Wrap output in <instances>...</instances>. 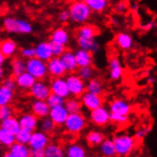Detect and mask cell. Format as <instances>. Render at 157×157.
<instances>
[{
    "mask_svg": "<svg viewBox=\"0 0 157 157\" xmlns=\"http://www.w3.org/2000/svg\"><path fill=\"white\" fill-rule=\"evenodd\" d=\"M65 78L71 92V96L80 98L87 91V82L82 79L76 72L69 73V75Z\"/></svg>",
    "mask_w": 157,
    "mask_h": 157,
    "instance_id": "obj_6",
    "label": "cell"
},
{
    "mask_svg": "<svg viewBox=\"0 0 157 157\" xmlns=\"http://www.w3.org/2000/svg\"><path fill=\"white\" fill-rule=\"evenodd\" d=\"M3 75H4V71L2 69V67H0V81L3 78Z\"/></svg>",
    "mask_w": 157,
    "mask_h": 157,
    "instance_id": "obj_58",
    "label": "cell"
},
{
    "mask_svg": "<svg viewBox=\"0 0 157 157\" xmlns=\"http://www.w3.org/2000/svg\"><path fill=\"white\" fill-rule=\"evenodd\" d=\"M11 71H12V75L14 77L25 72L26 71V61L24 60V58H21V57L13 58L11 63Z\"/></svg>",
    "mask_w": 157,
    "mask_h": 157,
    "instance_id": "obj_34",
    "label": "cell"
},
{
    "mask_svg": "<svg viewBox=\"0 0 157 157\" xmlns=\"http://www.w3.org/2000/svg\"><path fill=\"white\" fill-rule=\"evenodd\" d=\"M99 151L103 157H113L116 155L115 145L113 139L105 138V140L99 146Z\"/></svg>",
    "mask_w": 157,
    "mask_h": 157,
    "instance_id": "obj_27",
    "label": "cell"
},
{
    "mask_svg": "<svg viewBox=\"0 0 157 157\" xmlns=\"http://www.w3.org/2000/svg\"><path fill=\"white\" fill-rule=\"evenodd\" d=\"M0 150H1V144H0Z\"/></svg>",
    "mask_w": 157,
    "mask_h": 157,
    "instance_id": "obj_59",
    "label": "cell"
},
{
    "mask_svg": "<svg viewBox=\"0 0 157 157\" xmlns=\"http://www.w3.org/2000/svg\"><path fill=\"white\" fill-rule=\"evenodd\" d=\"M47 67H48V72L49 75L54 78V77H64L66 75L67 70L65 68L63 61L60 57L53 56L47 62Z\"/></svg>",
    "mask_w": 157,
    "mask_h": 157,
    "instance_id": "obj_12",
    "label": "cell"
},
{
    "mask_svg": "<svg viewBox=\"0 0 157 157\" xmlns=\"http://www.w3.org/2000/svg\"><path fill=\"white\" fill-rule=\"evenodd\" d=\"M76 73L82 79H84L87 82V81H89L91 78L94 77L95 71H94V67H92V66H86V67H80V68H78Z\"/></svg>",
    "mask_w": 157,
    "mask_h": 157,
    "instance_id": "obj_38",
    "label": "cell"
},
{
    "mask_svg": "<svg viewBox=\"0 0 157 157\" xmlns=\"http://www.w3.org/2000/svg\"><path fill=\"white\" fill-rule=\"evenodd\" d=\"M113 140L115 145L116 155L120 157H125L131 154L135 149L137 140L135 137L128 133H119L113 136Z\"/></svg>",
    "mask_w": 157,
    "mask_h": 157,
    "instance_id": "obj_2",
    "label": "cell"
},
{
    "mask_svg": "<svg viewBox=\"0 0 157 157\" xmlns=\"http://www.w3.org/2000/svg\"><path fill=\"white\" fill-rule=\"evenodd\" d=\"M17 51L16 43L12 39H6L0 43V52H1L6 57H11L15 54Z\"/></svg>",
    "mask_w": 157,
    "mask_h": 157,
    "instance_id": "obj_30",
    "label": "cell"
},
{
    "mask_svg": "<svg viewBox=\"0 0 157 157\" xmlns=\"http://www.w3.org/2000/svg\"><path fill=\"white\" fill-rule=\"evenodd\" d=\"M155 82H156V78L154 76H151L150 75V77L147 78V83H149L150 85H153Z\"/></svg>",
    "mask_w": 157,
    "mask_h": 157,
    "instance_id": "obj_56",
    "label": "cell"
},
{
    "mask_svg": "<svg viewBox=\"0 0 157 157\" xmlns=\"http://www.w3.org/2000/svg\"><path fill=\"white\" fill-rule=\"evenodd\" d=\"M110 114L109 108L105 107L104 105L99 108H96L90 112L89 119L96 127H104L107 126L110 122Z\"/></svg>",
    "mask_w": 157,
    "mask_h": 157,
    "instance_id": "obj_7",
    "label": "cell"
},
{
    "mask_svg": "<svg viewBox=\"0 0 157 157\" xmlns=\"http://www.w3.org/2000/svg\"><path fill=\"white\" fill-rule=\"evenodd\" d=\"M95 39H86V38H76V43L79 49H83L86 51H90L91 52L92 46H94Z\"/></svg>",
    "mask_w": 157,
    "mask_h": 157,
    "instance_id": "obj_41",
    "label": "cell"
},
{
    "mask_svg": "<svg viewBox=\"0 0 157 157\" xmlns=\"http://www.w3.org/2000/svg\"><path fill=\"white\" fill-rule=\"evenodd\" d=\"M35 81L36 79L28 71H25L15 77V82H16L17 87L23 90H30L33 86Z\"/></svg>",
    "mask_w": 157,
    "mask_h": 157,
    "instance_id": "obj_24",
    "label": "cell"
},
{
    "mask_svg": "<svg viewBox=\"0 0 157 157\" xmlns=\"http://www.w3.org/2000/svg\"><path fill=\"white\" fill-rule=\"evenodd\" d=\"M4 87H7L9 89H11L13 90H14L17 87L16 85V82H15V79L12 78V77H8V78H5L3 81H2V84Z\"/></svg>",
    "mask_w": 157,
    "mask_h": 157,
    "instance_id": "obj_48",
    "label": "cell"
},
{
    "mask_svg": "<svg viewBox=\"0 0 157 157\" xmlns=\"http://www.w3.org/2000/svg\"><path fill=\"white\" fill-rule=\"evenodd\" d=\"M66 157H89L86 147L80 143H71L66 149Z\"/></svg>",
    "mask_w": 157,
    "mask_h": 157,
    "instance_id": "obj_22",
    "label": "cell"
},
{
    "mask_svg": "<svg viewBox=\"0 0 157 157\" xmlns=\"http://www.w3.org/2000/svg\"><path fill=\"white\" fill-rule=\"evenodd\" d=\"M69 114L70 113L68 112L65 105H62V106L51 108L49 116L56 126H64Z\"/></svg>",
    "mask_w": 157,
    "mask_h": 157,
    "instance_id": "obj_15",
    "label": "cell"
},
{
    "mask_svg": "<svg viewBox=\"0 0 157 157\" xmlns=\"http://www.w3.org/2000/svg\"><path fill=\"white\" fill-rule=\"evenodd\" d=\"M128 115L112 113L110 114V122L115 125H126L128 122Z\"/></svg>",
    "mask_w": 157,
    "mask_h": 157,
    "instance_id": "obj_43",
    "label": "cell"
},
{
    "mask_svg": "<svg viewBox=\"0 0 157 157\" xmlns=\"http://www.w3.org/2000/svg\"><path fill=\"white\" fill-rule=\"evenodd\" d=\"M109 109L112 113L128 115L132 113V105L130 102L122 98H115L109 102Z\"/></svg>",
    "mask_w": 157,
    "mask_h": 157,
    "instance_id": "obj_13",
    "label": "cell"
},
{
    "mask_svg": "<svg viewBox=\"0 0 157 157\" xmlns=\"http://www.w3.org/2000/svg\"><path fill=\"white\" fill-rule=\"evenodd\" d=\"M128 10V5L125 1H119L115 5V11L118 13H124Z\"/></svg>",
    "mask_w": 157,
    "mask_h": 157,
    "instance_id": "obj_50",
    "label": "cell"
},
{
    "mask_svg": "<svg viewBox=\"0 0 157 157\" xmlns=\"http://www.w3.org/2000/svg\"><path fill=\"white\" fill-rule=\"evenodd\" d=\"M87 91L92 92V94H101L102 95L104 91L103 82L97 77H94L90 80L87 81Z\"/></svg>",
    "mask_w": 157,
    "mask_h": 157,
    "instance_id": "obj_32",
    "label": "cell"
},
{
    "mask_svg": "<svg viewBox=\"0 0 157 157\" xmlns=\"http://www.w3.org/2000/svg\"><path fill=\"white\" fill-rule=\"evenodd\" d=\"M49 134L40 130L33 132L31 139L29 142V147L32 150H45L46 147L50 144Z\"/></svg>",
    "mask_w": 157,
    "mask_h": 157,
    "instance_id": "obj_10",
    "label": "cell"
},
{
    "mask_svg": "<svg viewBox=\"0 0 157 157\" xmlns=\"http://www.w3.org/2000/svg\"><path fill=\"white\" fill-rule=\"evenodd\" d=\"M115 44L117 48L122 51H130L133 47V39L132 36L126 32H121L115 36Z\"/></svg>",
    "mask_w": 157,
    "mask_h": 157,
    "instance_id": "obj_19",
    "label": "cell"
},
{
    "mask_svg": "<svg viewBox=\"0 0 157 157\" xmlns=\"http://www.w3.org/2000/svg\"><path fill=\"white\" fill-rule=\"evenodd\" d=\"M86 142L89 146L90 147H97L100 146L101 143H102L105 140V136L104 134L96 130L90 131L86 134Z\"/></svg>",
    "mask_w": 157,
    "mask_h": 157,
    "instance_id": "obj_29",
    "label": "cell"
},
{
    "mask_svg": "<svg viewBox=\"0 0 157 157\" xmlns=\"http://www.w3.org/2000/svg\"><path fill=\"white\" fill-rule=\"evenodd\" d=\"M32 149L29 145H25L15 142L13 146L9 147V151L13 157H31Z\"/></svg>",
    "mask_w": 157,
    "mask_h": 157,
    "instance_id": "obj_25",
    "label": "cell"
},
{
    "mask_svg": "<svg viewBox=\"0 0 157 157\" xmlns=\"http://www.w3.org/2000/svg\"><path fill=\"white\" fill-rule=\"evenodd\" d=\"M0 128H4V130L10 132L13 134H16L21 130L19 120L14 116H11V117H9L0 122Z\"/></svg>",
    "mask_w": 157,
    "mask_h": 157,
    "instance_id": "obj_26",
    "label": "cell"
},
{
    "mask_svg": "<svg viewBox=\"0 0 157 157\" xmlns=\"http://www.w3.org/2000/svg\"><path fill=\"white\" fill-rule=\"evenodd\" d=\"M58 19L61 23H67L68 21H70V13L69 10H63L60 12L59 15H58Z\"/></svg>",
    "mask_w": 157,
    "mask_h": 157,
    "instance_id": "obj_49",
    "label": "cell"
},
{
    "mask_svg": "<svg viewBox=\"0 0 157 157\" xmlns=\"http://www.w3.org/2000/svg\"><path fill=\"white\" fill-rule=\"evenodd\" d=\"M34 49L35 56L45 62H48L51 58L53 57L51 41H42L36 45Z\"/></svg>",
    "mask_w": 157,
    "mask_h": 157,
    "instance_id": "obj_16",
    "label": "cell"
},
{
    "mask_svg": "<svg viewBox=\"0 0 157 157\" xmlns=\"http://www.w3.org/2000/svg\"><path fill=\"white\" fill-rule=\"evenodd\" d=\"M55 128H56V125H55V123L50 118V116L39 119L38 128L40 131L48 133V134H51L54 132Z\"/></svg>",
    "mask_w": 157,
    "mask_h": 157,
    "instance_id": "obj_37",
    "label": "cell"
},
{
    "mask_svg": "<svg viewBox=\"0 0 157 157\" xmlns=\"http://www.w3.org/2000/svg\"><path fill=\"white\" fill-rule=\"evenodd\" d=\"M70 19L72 23L82 25L85 24L91 16V10L84 0H75L69 7Z\"/></svg>",
    "mask_w": 157,
    "mask_h": 157,
    "instance_id": "obj_1",
    "label": "cell"
},
{
    "mask_svg": "<svg viewBox=\"0 0 157 157\" xmlns=\"http://www.w3.org/2000/svg\"><path fill=\"white\" fill-rule=\"evenodd\" d=\"M51 44H52V49L53 56L60 57L61 55L64 52H65L66 50H67V46H65V45L58 44V43H53V42H51Z\"/></svg>",
    "mask_w": 157,
    "mask_h": 157,
    "instance_id": "obj_44",
    "label": "cell"
},
{
    "mask_svg": "<svg viewBox=\"0 0 157 157\" xmlns=\"http://www.w3.org/2000/svg\"><path fill=\"white\" fill-rule=\"evenodd\" d=\"M29 91L33 99L38 100H47V98L52 94L50 85L47 84L44 80H36Z\"/></svg>",
    "mask_w": 157,
    "mask_h": 157,
    "instance_id": "obj_8",
    "label": "cell"
},
{
    "mask_svg": "<svg viewBox=\"0 0 157 157\" xmlns=\"http://www.w3.org/2000/svg\"><path fill=\"white\" fill-rule=\"evenodd\" d=\"M156 23L152 20V21H150V22H147L146 25H144L143 26V29L145 30V31H150V30H152V29H154V28H156Z\"/></svg>",
    "mask_w": 157,
    "mask_h": 157,
    "instance_id": "obj_52",
    "label": "cell"
},
{
    "mask_svg": "<svg viewBox=\"0 0 157 157\" xmlns=\"http://www.w3.org/2000/svg\"><path fill=\"white\" fill-rule=\"evenodd\" d=\"M84 1L94 13H103L109 7V0H84Z\"/></svg>",
    "mask_w": 157,
    "mask_h": 157,
    "instance_id": "obj_33",
    "label": "cell"
},
{
    "mask_svg": "<svg viewBox=\"0 0 157 157\" xmlns=\"http://www.w3.org/2000/svg\"><path fill=\"white\" fill-rule=\"evenodd\" d=\"M32 133L33 132H30V131H27V130H24V128H21V130L15 134V140L18 143L28 145L30 142Z\"/></svg>",
    "mask_w": 157,
    "mask_h": 157,
    "instance_id": "obj_39",
    "label": "cell"
},
{
    "mask_svg": "<svg viewBox=\"0 0 157 157\" xmlns=\"http://www.w3.org/2000/svg\"><path fill=\"white\" fill-rule=\"evenodd\" d=\"M130 7H131V9L132 11H136L138 8H139V3H138V1L137 0H134V2L132 1H131V4H130Z\"/></svg>",
    "mask_w": 157,
    "mask_h": 157,
    "instance_id": "obj_54",
    "label": "cell"
},
{
    "mask_svg": "<svg viewBox=\"0 0 157 157\" xmlns=\"http://www.w3.org/2000/svg\"><path fill=\"white\" fill-rule=\"evenodd\" d=\"M26 71L31 73L36 80H43L49 75L47 62L36 56L26 60Z\"/></svg>",
    "mask_w": 157,
    "mask_h": 157,
    "instance_id": "obj_5",
    "label": "cell"
},
{
    "mask_svg": "<svg viewBox=\"0 0 157 157\" xmlns=\"http://www.w3.org/2000/svg\"><path fill=\"white\" fill-rule=\"evenodd\" d=\"M5 58H6V56L1 52H0V67H2L3 64L5 63Z\"/></svg>",
    "mask_w": 157,
    "mask_h": 157,
    "instance_id": "obj_55",
    "label": "cell"
},
{
    "mask_svg": "<svg viewBox=\"0 0 157 157\" xmlns=\"http://www.w3.org/2000/svg\"><path fill=\"white\" fill-rule=\"evenodd\" d=\"M47 103L49 104V106L51 108H53V107H57V106H62V105H65V102H66V99L60 96V95H57L55 94H50V96L47 98Z\"/></svg>",
    "mask_w": 157,
    "mask_h": 157,
    "instance_id": "obj_40",
    "label": "cell"
},
{
    "mask_svg": "<svg viewBox=\"0 0 157 157\" xmlns=\"http://www.w3.org/2000/svg\"><path fill=\"white\" fill-rule=\"evenodd\" d=\"M14 97V92L13 90L4 87L3 85L0 86V106H7L12 103Z\"/></svg>",
    "mask_w": 157,
    "mask_h": 157,
    "instance_id": "obj_35",
    "label": "cell"
},
{
    "mask_svg": "<svg viewBox=\"0 0 157 157\" xmlns=\"http://www.w3.org/2000/svg\"><path fill=\"white\" fill-rule=\"evenodd\" d=\"M18 120H19L21 128L30 131L32 132L37 130L39 124V118L36 115H34L33 113H26L21 114L19 118H18Z\"/></svg>",
    "mask_w": 157,
    "mask_h": 157,
    "instance_id": "obj_14",
    "label": "cell"
},
{
    "mask_svg": "<svg viewBox=\"0 0 157 157\" xmlns=\"http://www.w3.org/2000/svg\"><path fill=\"white\" fill-rule=\"evenodd\" d=\"M31 109H32V113L34 115H36L39 119H41V118L49 116L51 107L49 106V104L47 103L46 100L34 99L31 105Z\"/></svg>",
    "mask_w": 157,
    "mask_h": 157,
    "instance_id": "obj_17",
    "label": "cell"
},
{
    "mask_svg": "<svg viewBox=\"0 0 157 157\" xmlns=\"http://www.w3.org/2000/svg\"><path fill=\"white\" fill-rule=\"evenodd\" d=\"M70 33L65 29V28H57L55 29L52 33H51V37L50 41L53 43H58L67 46L70 42Z\"/></svg>",
    "mask_w": 157,
    "mask_h": 157,
    "instance_id": "obj_21",
    "label": "cell"
},
{
    "mask_svg": "<svg viewBox=\"0 0 157 157\" xmlns=\"http://www.w3.org/2000/svg\"><path fill=\"white\" fill-rule=\"evenodd\" d=\"M1 157H13V156L10 153V151H7V152H5Z\"/></svg>",
    "mask_w": 157,
    "mask_h": 157,
    "instance_id": "obj_57",
    "label": "cell"
},
{
    "mask_svg": "<svg viewBox=\"0 0 157 157\" xmlns=\"http://www.w3.org/2000/svg\"><path fill=\"white\" fill-rule=\"evenodd\" d=\"M80 100L83 108H85L87 110H90V112L104 105V98L102 95L92 94V92L90 91H86L80 97Z\"/></svg>",
    "mask_w": 157,
    "mask_h": 157,
    "instance_id": "obj_9",
    "label": "cell"
},
{
    "mask_svg": "<svg viewBox=\"0 0 157 157\" xmlns=\"http://www.w3.org/2000/svg\"><path fill=\"white\" fill-rule=\"evenodd\" d=\"M98 34L97 28L91 24H82L76 31V38H86V39H95Z\"/></svg>",
    "mask_w": 157,
    "mask_h": 157,
    "instance_id": "obj_20",
    "label": "cell"
},
{
    "mask_svg": "<svg viewBox=\"0 0 157 157\" xmlns=\"http://www.w3.org/2000/svg\"><path fill=\"white\" fill-rule=\"evenodd\" d=\"M99 50H100V43H99V41L96 39V40H95V42H94V46H92L91 52H92V53L98 52H99Z\"/></svg>",
    "mask_w": 157,
    "mask_h": 157,
    "instance_id": "obj_53",
    "label": "cell"
},
{
    "mask_svg": "<svg viewBox=\"0 0 157 157\" xmlns=\"http://www.w3.org/2000/svg\"><path fill=\"white\" fill-rule=\"evenodd\" d=\"M60 58L63 61L64 65H65L68 73H73L77 71L79 67L76 61L75 52H72L71 50H66V52L61 55Z\"/></svg>",
    "mask_w": 157,
    "mask_h": 157,
    "instance_id": "obj_18",
    "label": "cell"
},
{
    "mask_svg": "<svg viewBox=\"0 0 157 157\" xmlns=\"http://www.w3.org/2000/svg\"><path fill=\"white\" fill-rule=\"evenodd\" d=\"M44 151L46 157H66L65 149L57 143H50Z\"/></svg>",
    "mask_w": 157,
    "mask_h": 157,
    "instance_id": "obj_28",
    "label": "cell"
},
{
    "mask_svg": "<svg viewBox=\"0 0 157 157\" xmlns=\"http://www.w3.org/2000/svg\"><path fill=\"white\" fill-rule=\"evenodd\" d=\"M150 132H151V128H139V130H137L136 132H135V135H134L135 139L136 140H143Z\"/></svg>",
    "mask_w": 157,
    "mask_h": 157,
    "instance_id": "obj_47",
    "label": "cell"
},
{
    "mask_svg": "<svg viewBox=\"0 0 157 157\" xmlns=\"http://www.w3.org/2000/svg\"><path fill=\"white\" fill-rule=\"evenodd\" d=\"M75 52L79 68L86 67V66H92V63H94V55H92V52L83 49H78Z\"/></svg>",
    "mask_w": 157,
    "mask_h": 157,
    "instance_id": "obj_23",
    "label": "cell"
},
{
    "mask_svg": "<svg viewBox=\"0 0 157 157\" xmlns=\"http://www.w3.org/2000/svg\"><path fill=\"white\" fill-rule=\"evenodd\" d=\"M11 116H13V109L10 107V105L0 106V122Z\"/></svg>",
    "mask_w": 157,
    "mask_h": 157,
    "instance_id": "obj_45",
    "label": "cell"
},
{
    "mask_svg": "<svg viewBox=\"0 0 157 157\" xmlns=\"http://www.w3.org/2000/svg\"><path fill=\"white\" fill-rule=\"evenodd\" d=\"M20 54L22 58L24 59H31L33 57H35V49L32 48V47H27V48H23L20 51Z\"/></svg>",
    "mask_w": 157,
    "mask_h": 157,
    "instance_id": "obj_46",
    "label": "cell"
},
{
    "mask_svg": "<svg viewBox=\"0 0 157 157\" xmlns=\"http://www.w3.org/2000/svg\"><path fill=\"white\" fill-rule=\"evenodd\" d=\"M87 125L88 120L82 113H70L64 124V128L68 133L71 135H77L85 130Z\"/></svg>",
    "mask_w": 157,
    "mask_h": 157,
    "instance_id": "obj_3",
    "label": "cell"
},
{
    "mask_svg": "<svg viewBox=\"0 0 157 157\" xmlns=\"http://www.w3.org/2000/svg\"><path fill=\"white\" fill-rule=\"evenodd\" d=\"M3 25L5 30L11 33L28 34L33 32V25L29 21L16 17H6Z\"/></svg>",
    "mask_w": 157,
    "mask_h": 157,
    "instance_id": "obj_4",
    "label": "cell"
},
{
    "mask_svg": "<svg viewBox=\"0 0 157 157\" xmlns=\"http://www.w3.org/2000/svg\"><path fill=\"white\" fill-rule=\"evenodd\" d=\"M124 75V69L123 66L122 67H117V68H113V69H109V78L113 81H119L123 77Z\"/></svg>",
    "mask_w": 157,
    "mask_h": 157,
    "instance_id": "obj_42",
    "label": "cell"
},
{
    "mask_svg": "<svg viewBox=\"0 0 157 157\" xmlns=\"http://www.w3.org/2000/svg\"><path fill=\"white\" fill-rule=\"evenodd\" d=\"M15 142V134L0 128V144H1V146L10 147Z\"/></svg>",
    "mask_w": 157,
    "mask_h": 157,
    "instance_id": "obj_36",
    "label": "cell"
},
{
    "mask_svg": "<svg viewBox=\"0 0 157 157\" xmlns=\"http://www.w3.org/2000/svg\"><path fill=\"white\" fill-rule=\"evenodd\" d=\"M31 157H46L44 150H32Z\"/></svg>",
    "mask_w": 157,
    "mask_h": 157,
    "instance_id": "obj_51",
    "label": "cell"
},
{
    "mask_svg": "<svg viewBox=\"0 0 157 157\" xmlns=\"http://www.w3.org/2000/svg\"><path fill=\"white\" fill-rule=\"evenodd\" d=\"M65 107L68 109V112L70 113H81L82 110V103L81 100L78 97H75V96H70L69 98L66 99L65 102Z\"/></svg>",
    "mask_w": 157,
    "mask_h": 157,
    "instance_id": "obj_31",
    "label": "cell"
},
{
    "mask_svg": "<svg viewBox=\"0 0 157 157\" xmlns=\"http://www.w3.org/2000/svg\"><path fill=\"white\" fill-rule=\"evenodd\" d=\"M50 88L52 94L60 95L65 99L71 96V92L65 77H54L50 82Z\"/></svg>",
    "mask_w": 157,
    "mask_h": 157,
    "instance_id": "obj_11",
    "label": "cell"
}]
</instances>
